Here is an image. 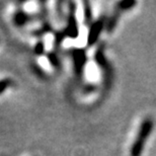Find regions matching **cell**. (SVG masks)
I'll use <instances>...</instances> for the list:
<instances>
[{
  "label": "cell",
  "mask_w": 156,
  "mask_h": 156,
  "mask_svg": "<svg viewBox=\"0 0 156 156\" xmlns=\"http://www.w3.org/2000/svg\"><path fill=\"white\" fill-rule=\"evenodd\" d=\"M154 128V122L152 119L147 118L143 120L141 126L139 128V132L137 134L135 141L132 144L130 150V156H141L143 149L145 147V144L147 142L148 137L150 136Z\"/></svg>",
  "instance_id": "cell-1"
},
{
  "label": "cell",
  "mask_w": 156,
  "mask_h": 156,
  "mask_svg": "<svg viewBox=\"0 0 156 156\" xmlns=\"http://www.w3.org/2000/svg\"><path fill=\"white\" fill-rule=\"evenodd\" d=\"M95 61L98 62L101 69L104 73V84L105 88L108 89L112 85V79H113V68H112L110 62L105 58V52H104V46H101L98 51L95 52L94 55Z\"/></svg>",
  "instance_id": "cell-2"
},
{
  "label": "cell",
  "mask_w": 156,
  "mask_h": 156,
  "mask_svg": "<svg viewBox=\"0 0 156 156\" xmlns=\"http://www.w3.org/2000/svg\"><path fill=\"white\" fill-rule=\"evenodd\" d=\"M69 14H68V20H67V26L65 27L64 34L65 36L68 37L70 39H77L79 36V27L77 24V20L75 16V11H76V3L75 2H69Z\"/></svg>",
  "instance_id": "cell-3"
},
{
  "label": "cell",
  "mask_w": 156,
  "mask_h": 156,
  "mask_svg": "<svg viewBox=\"0 0 156 156\" xmlns=\"http://www.w3.org/2000/svg\"><path fill=\"white\" fill-rule=\"evenodd\" d=\"M72 55V60H73V68L75 75L78 78H81L83 75L84 67H85L86 61H87V56L85 50L80 49V48H75L71 52Z\"/></svg>",
  "instance_id": "cell-4"
},
{
  "label": "cell",
  "mask_w": 156,
  "mask_h": 156,
  "mask_svg": "<svg viewBox=\"0 0 156 156\" xmlns=\"http://www.w3.org/2000/svg\"><path fill=\"white\" fill-rule=\"evenodd\" d=\"M105 27V17L101 16L99 17L98 20L93 21V23L89 26L88 36H87V45L89 47L93 46L98 41L99 37H101L102 30H104Z\"/></svg>",
  "instance_id": "cell-5"
},
{
  "label": "cell",
  "mask_w": 156,
  "mask_h": 156,
  "mask_svg": "<svg viewBox=\"0 0 156 156\" xmlns=\"http://www.w3.org/2000/svg\"><path fill=\"white\" fill-rule=\"evenodd\" d=\"M32 15H30L29 13H27L26 11L23 10H17L14 13L13 17H12V20H13L14 26H16L18 27H21L23 26H26L27 23H30L32 20Z\"/></svg>",
  "instance_id": "cell-6"
},
{
  "label": "cell",
  "mask_w": 156,
  "mask_h": 156,
  "mask_svg": "<svg viewBox=\"0 0 156 156\" xmlns=\"http://www.w3.org/2000/svg\"><path fill=\"white\" fill-rule=\"evenodd\" d=\"M121 13H122V12H120L119 10H117L116 8H115L114 13L112 14V16H111L110 20H108V24H107V30H108V33L114 32V30L116 29L117 24L119 23V20H120Z\"/></svg>",
  "instance_id": "cell-7"
},
{
  "label": "cell",
  "mask_w": 156,
  "mask_h": 156,
  "mask_svg": "<svg viewBox=\"0 0 156 156\" xmlns=\"http://www.w3.org/2000/svg\"><path fill=\"white\" fill-rule=\"evenodd\" d=\"M83 11H84V23L86 26L92 23V9L91 4L88 1H83Z\"/></svg>",
  "instance_id": "cell-8"
},
{
  "label": "cell",
  "mask_w": 156,
  "mask_h": 156,
  "mask_svg": "<svg viewBox=\"0 0 156 156\" xmlns=\"http://www.w3.org/2000/svg\"><path fill=\"white\" fill-rule=\"evenodd\" d=\"M136 4H137V2L134 1V0H123V1L118 2L115 8L120 12H124V11L132 9Z\"/></svg>",
  "instance_id": "cell-9"
},
{
  "label": "cell",
  "mask_w": 156,
  "mask_h": 156,
  "mask_svg": "<svg viewBox=\"0 0 156 156\" xmlns=\"http://www.w3.org/2000/svg\"><path fill=\"white\" fill-rule=\"evenodd\" d=\"M48 60L50 61V63L55 69H60L61 68V62H60V59L57 56L56 53H49L48 55Z\"/></svg>",
  "instance_id": "cell-10"
},
{
  "label": "cell",
  "mask_w": 156,
  "mask_h": 156,
  "mask_svg": "<svg viewBox=\"0 0 156 156\" xmlns=\"http://www.w3.org/2000/svg\"><path fill=\"white\" fill-rule=\"evenodd\" d=\"M12 83H13V81L9 79V78H5V79L0 80V94H2L6 89L9 88L12 85Z\"/></svg>",
  "instance_id": "cell-11"
},
{
  "label": "cell",
  "mask_w": 156,
  "mask_h": 156,
  "mask_svg": "<svg viewBox=\"0 0 156 156\" xmlns=\"http://www.w3.org/2000/svg\"><path fill=\"white\" fill-rule=\"evenodd\" d=\"M65 37L66 36H65V34H64V30H62V32H56L55 33V45L57 47L60 46Z\"/></svg>",
  "instance_id": "cell-12"
},
{
  "label": "cell",
  "mask_w": 156,
  "mask_h": 156,
  "mask_svg": "<svg viewBox=\"0 0 156 156\" xmlns=\"http://www.w3.org/2000/svg\"><path fill=\"white\" fill-rule=\"evenodd\" d=\"M45 52V44L43 41H39L35 47V53L37 55H42Z\"/></svg>",
  "instance_id": "cell-13"
},
{
  "label": "cell",
  "mask_w": 156,
  "mask_h": 156,
  "mask_svg": "<svg viewBox=\"0 0 156 156\" xmlns=\"http://www.w3.org/2000/svg\"><path fill=\"white\" fill-rule=\"evenodd\" d=\"M95 89V86H86L85 87V92H91Z\"/></svg>",
  "instance_id": "cell-14"
}]
</instances>
